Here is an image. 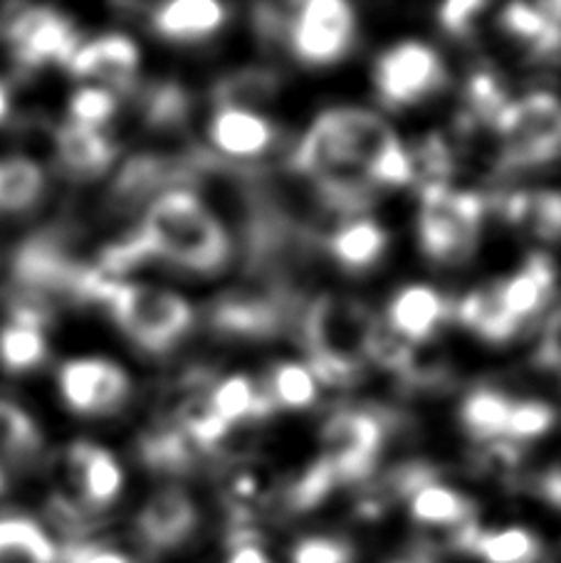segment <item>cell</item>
<instances>
[{"mask_svg": "<svg viewBox=\"0 0 561 563\" xmlns=\"http://www.w3.org/2000/svg\"><path fill=\"white\" fill-rule=\"evenodd\" d=\"M473 554L485 563H539L542 544L522 527H507L497 531H480Z\"/></svg>", "mask_w": 561, "mask_h": 563, "instance_id": "28", "label": "cell"}, {"mask_svg": "<svg viewBox=\"0 0 561 563\" xmlns=\"http://www.w3.org/2000/svg\"><path fill=\"white\" fill-rule=\"evenodd\" d=\"M446 319V301L430 287H406L388 307V324L410 344L428 339Z\"/></svg>", "mask_w": 561, "mask_h": 563, "instance_id": "20", "label": "cell"}, {"mask_svg": "<svg viewBox=\"0 0 561 563\" xmlns=\"http://www.w3.org/2000/svg\"><path fill=\"white\" fill-rule=\"evenodd\" d=\"M210 141L230 158H255L273 146L275 129L257 112L218 109L210 122Z\"/></svg>", "mask_w": 561, "mask_h": 563, "instance_id": "15", "label": "cell"}, {"mask_svg": "<svg viewBox=\"0 0 561 563\" xmlns=\"http://www.w3.org/2000/svg\"><path fill=\"white\" fill-rule=\"evenodd\" d=\"M503 25L535 55H557L561 49V0L509 5L503 13Z\"/></svg>", "mask_w": 561, "mask_h": 563, "instance_id": "16", "label": "cell"}, {"mask_svg": "<svg viewBox=\"0 0 561 563\" xmlns=\"http://www.w3.org/2000/svg\"><path fill=\"white\" fill-rule=\"evenodd\" d=\"M513 413V400L495 390H475L463 404V426L477 440H497L507 435V422Z\"/></svg>", "mask_w": 561, "mask_h": 563, "instance_id": "29", "label": "cell"}, {"mask_svg": "<svg viewBox=\"0 0 561 563\" xmlns=\"http://www.w3.org/2000/svg\"><path fill=\"white\" fill-rule=\"evenodd\" d=\"M293 563H354V549L344 539L307 537L293 549Z\"/></svg>", "mask_w": 561, "mask_h": 563, "instance_id": "35", "label": "cell"}, {"mask_svg": "<svg viewBox=\"0 0 561 563\" xmlns=\"http://www.w3.org/2000/svg\"><path fill=\"white\" fill-rule=\"evenodd\" d=\"M139 47L127 35H102L79 45L67 67L75 77L95 79L114 89H132L139 73Z\"/></svg>", "mask_w": 561, "mask_h": 563, "instance_id": "13", "label": "cell"}, {"mask_svg": "<svg viewBox=\"0 0 561 563\" xmlns=\"http://www.w3.org/2000/svg\"><path fill=\"white\" fill-rule=\"evenodd\" d=\"M483 200L446 184L424 186L420 200V243L436 263H460L477 243Z\"/></svg>", "mask_w": 561, "mask_h": 563, "instance_id": "6", "label": "cell"}, {"mask_svg": "<svg viewBox=\"0 0 561 563\" xmlns=\"http://www.w3.org/2000/svg\"><path fill=\"white\" fill-rule=\"evenodd\" d=\"M142 233L156 257L190 273H218L230 257L220 220L190 190H166L146 210Z\"/></svg>", "mask_w": 561, "mask_h": 563, "instance_id": "1", "label": "cell"}, {"mask_svg": "<svg viewBox=\"0 0 561 563\" xmlns=\"http://www.w3.org/2000/svg\"><path fill=\"white\" fill-rule=\"evenodd\" d=\"M322 460L339 482L364 479L374 470L384 445V426L364 410H344L324 422L319 432Z\"/></svg>", "mask_w": 561, "mask_h": 563, "instance_id": "8", "label": "cell"}, {"mask_svg": "<svg viewBox=\"0 0 561 563\" xmlns=\"http://www.w3.org/2000/svg\"><path fill=\"white\" fill-rule=\"evenodd\" d=\"M519 462H522V457H519V450L513 445V442L497 440L483 452V457H480V467L485 470V475H493L497 479H509L517 475Z\"/></svg>", "mask_w": 561, "mask_h": 563, "instance_id": "36", "label": "cell"}, {"mask_svg": "<svg viewBox=\"0 0 561 563\" xmlns=\"http://www.w3.org/2000/svg\"><path fill=\"white\" fill-rule=\"evenodd\" d=\"M117 148L102 132L79 124L57 129V161L69 176L99 178L112 166Z\"/></svg>", "mask_w": 561, "mask_h": 563, "instance_id": "17", "label": "cell"}, {"mask_svg": "<svg viewBox=\"0 0 561 563\" xmlns=\"http://www.w3.org/2000/svg\"><path fill=\"white\" fill-rule=\"evenodd\" d=\"M539 358L549 366L561 368V311H557V314L549 319L542 336V346H539Z\"/></svg>", "mask_w": 561, "mask_h": 563, "instance_id": "39", "label": "cell"}, {"mask_svg": "<svg viewBox=\"0 0 561 563\" xmlns=\"http://www.w3.org/2000/svg\"><path fill=\"white\" fill-rule=\"evenodd\" d=\"M505 218L517 230L554 243L561 238V194L557 190H522L505 200Z\"/></svg>", "mask_w": 561, "mask_h": 563, "instance_id": "21", "label": "cell"}, {"mask_svg": "<svg viewBox=\"0 0 561 563\" xmlns=\"http://www.w3.org/2000/svg\"><path fill=\"white\" fill-rule=\"evenodd\" d=\"M279 89V77L263 67H248L238 73L226 75L213 87V102L218 109H243V112H255L267 102Z\"/></svg>", "mask_w": 561, "mask_h": 563, "instance_id": "23", "label": "cell"}, {"mask_svg": "<svg viewBox=\"0 0 561 563\" xmlns=\"http://www.w3.org/2000/svg\"><path fill=\"white\" fill-rule=\"evenodd\" d=\"M295 166L317 186L324 203L339 213H362L372 203L374 180L339 144L324 117H319L299 141Z\"/></svg>", "mask_w": 561, "mask_h": 563, "instance_id": "4", "label": "cell"}, {"mask_svg": "<svg viewBox=\"0 0 561 563\" xmlns=\"http://www.w3.org/2000/svg\"><path fill=\"white\" fill-rule=\"evenodd\" d=\"M45 190L43 168L23 156L0 161V213H23Z\"/></svg>", "mask_w": 561, "mask_h": 563, "instance_id": "26", "label": "cell"}, {"mask_svg": "<svg viewBox=\"0 0 561 563\" xmlns=\"http://www.w3.org/2000/svg\"><path fill=\"white\" fill-rule=\"evenodd\" d=\"M369 358L391 371H408L414 366V344L404 339L388 321H374L369 336Z\"/></svg>", "mask_w": 561, "mask_h": 563, "instance_id": "32", "label": "cell"}, {"mask_svg": "<svg viewBox=\"0 0 561 563\" xmlns=\"http://www.w3.org/2000/svg\"><path fill=\"white\" fill-rule=\"evenodd\" d=\"M554 291V267L544 255H532L519 273L499 285V297L507 314L517 321L532 319Z\"/></svg>", "mask_w": 561, "mask_h": 563, "instance_id": "19", "label": "cell"}, {"mask_svg": "<svg viewBox=\"0 0 561 563\" xmlns=\"http://www.w3.org/2000/svg\"><path fill=\"white\" fill-rule=\"evenodd\" d=\"M267 394L275 406L285 408H307L315 404L317 384L312 371L299 364H279L270 376Z\"/></svg>", "mask_w": 561, "mask_h": 563, "instance_id": "31", "label": "cell"}, {"mask_svg": "<svg viewBox=\"0 0 561 563\" xmlns=\"http://www.w3.org/2000/svg\"><path fill=\"white\" fill-rule=\"evenodd\" d=\"M196 525L198 511L194 499L184 489L166 487L146 499L136 529L148 549H172L194 534Z\"/></svg>", "mask_w": 561, "mask_h": 563, "instance_id": "14", "label": "cell"}, {"mask_svg": "<svg viewBox=\"0 0 561 563\" xmlns=\"http://www.w3.org/2000/svg\"><path fill=\"white\" fill-rule=\"evenodd\" d=\"M483 3L477 0H453L438 10L440 25H443L450 35H465L477 13H483Z\"/></svg>", "mask_w": 561, "mask_h": 563, "instance_id": "37", "label": "cell"}, {"mask_svg": "<svg viewBox=\"0 0 561 563\" xmlns=\"http://www.w3.org/2000/svg\"><path fill=\"white\" fill-rule=\"evenodd\" d=\"M65 563H132V559L102 544H73L65 551Z\"/></svg>", "mask_w": 561, "mask_h": 563, "instance_id": "38", "label": "cell"}, {"mask_svg": "<svg viewBox=\"0 0 561 563\" xmlns=\"http://www.w3.org/2000/svg\"><path fill=\"white\" fill-rule=\"evenodd\" d=\"M99 305L112 311L129 339L154 354L174 346L194 324V311L184 297L148 285L109 279Z\"/></svg>", "mask_w": 561, "mask_h": 563, "instance_id": "3", "label": "cell"}, {"mask_svg": "<svg viewBox=\"0 0 561 563\" xmlns=\"http://www.w3.org/2000/svg\"><path fill=\"white\" fill-rule=\"evenodd\" d=\"M210 404L218 418L226 422L228 428L238 426L248 418H265L273 413V398H270L267 388L255 386L248 376H230L210 390Z\"/></svg>", "mask_w": 561, "mask_h": 563, "instance_id": "22", "label": "cell"}, {"mask_svg": "<svg viewBox=\"0 0 561 563\" xmlns=\"http://www.w3.org/2000/svg\"><path fill=\"white\" fill-rule=\"evenodd\" d=\"M47 356V344L43 339V329L18 324L10 321L0 329V366L10 374H23L40 366Z\"/></svg>", "mask_w": 561, "mask_h": 563, "instance_id": "30", "label": "cell"}, {"mask_svg": "<svg viewBox=\"0 0 561 563\" xmlns=\"http://www.w3.org/2000/svg\"><path fill=\"white\" fill-rule=\"evenodd\" d=\"M356 20L342 0H312L299 5L289 25V45L307 65H332L352 47Z\"/></svg>", "mask_w": 561, "mask_h": 563, "instance_id": "9", "label": "cell"}, {"mask_svg": "<svg viewBox=\"0 0 561 563\" xmlns=\"http://www.w3.org/2000/svg\"><path fill=\"white\" fill-rule=\"evenodd\" d=\"M446 82L436 49L424 43H400L381 55L376 65L378 95L391 107L416 104Z\"/></svg>", "mask_w": 561, "mask_h": 563, "instance_id": "11", "label": "cell"}, {"mask_svg": "<svg viewBox=\"0 0 561 563\" xmlns=\"http://www.w3.org/2000/svg\"><path fill=\"white\" fill-rule=\"evenodd\" d=\"M43 440L23 408L0 400V465H23L33 460Z\"/></svg>", "mask_w": 561, "mask_h": 563, "instance_id": "27", "label": "cell"}, {"mask_svg": "<svg viewBox=\"0 0 561 563\" xmlns=\"http://www.w3.org/2000/svg\"><path fill=\"white\" fill-rule=\"evenodd\" d=\"M3 487H6V479H3V475H0V492H3Z\"/></svg>", "mask_w": 561, "mask_h": 563, "instance_id": "42", "label": "cell"}, {"mask_svg": "<svg viewBox=\"0 0 561 563\" xmlns=\"http://www.w3.org/2000/svg\"><path fill=\"white\" fill-rule=\"evenodd\" d=\"M59 394L79 416L117 413L129 398V376L112 361L73 358L59 368Z\"/></svg>", "mask_w": 561, "mask_h": 563, "instance_id": "12", "label": "cell"}, {"mask_svg": "<svg viewBox=\"0 0 561 563\" xmlns=\"http://www.w3.org/2000/svg\"><path fill=\"white\" fill-rule=\"evenodd\" d=\"M495 129L509 164H547L561 154V102L547 92L507 102L495 119Z\"/></svg>", "mask_w": 561, "mask_h": 563, "instance_id": "7", "label": "cell"}, {"mask_svg": "<svg viewBox=\"0 0 561 563\" xmlns=\"http://www.w3.org/2000/svg\"><path fill=\"white\" fill-rule=\"evenodd\" d=\"M374 321L372 311L352 297L324 295L312 301L305 317L312 376L324 384L344 386L362 374Z\"/></svg>", "mask_w": 561, "mask_h": 563, "instance_id": "2", "label": "cell"}, {"mask_svg": "<svg viewBox=\"0 0 561 563\" xmlns=\"http://www.w3.org/2000/svg\"><path fill=\"white\" fill-rule=\"evenodd\" d=\"M8 114H10V95L8 89L0 85V122H6Z\"/></svg>", "mask_w": 561, "mask_h": 563, "instance_id": "41", "label": "cell"}, {"mask_svg": "<svg viewBox=\"0 0 561 563\" xmlns=\"http://www.w3.org/2000/svg\"><path fill=\"white\" fill-rule=\"evenodd\" d=\"M117 112V97L112 89L105 87H82L69 97V117H73V124L97 129L112 122Z\"/></svg>", "mask_w": 561, "mask_h": 563, "instance_id": "33", "label": "cell"}, {"mask_svg": "<svg viewBox=\"0 0 561 563\" xmlns=\"http://www.w3.org/2000/svg\"><path fill=\"white\" fill-rule=\"evenodd\" d=\"M557 413L552 406L539 404V400H525V404H513V413L507 422V435L515 440H532L544 435L554 426Z\"/></svg>", "mask_w": 561, "mask_h": 563, "instance_id": "34", "label": "cell"}, {"mask_svg": "<svg viewBox=\"0 0 561 563\" xmlns=\"http://www.w3.org/2000/svg\"><path fill=\"white\" fill-rule=\"evenodd\" d=\"M542 492L549 501H554L557 507H561V465L549 470L542 477Z\"/></svg>", "mask_w": 561, "mask_h": 563, "instance_id": "40", "label": "cell"}, {"mask_svg": "<svg viewBox=\"0 0 561 563\" xmlns=\"http://www.w3.org/2000/svg\"><path fill=\"white\" fill-rule=\"evenodd\" d=\"M156 33L174 43H198L226 23V8L213 0H176L156 8L152 18Z\"/></svg>", "mask_w": 561, "mask_h": 563, "instance_id": "18", "label": "cell"}, {"mask_svg": "<svg viewBox=\"0 0 561 563\" xmlns=\"http://www.w3.org/2000/svg\"><path fill=\"white\" fill-rule=\"evenodd\" d=\"M329 250H332L339 265L354 269V273H362V269L372 267L384 255L386 233L374 220L354 218L329 238Z\"/></svg>", "mask_w": 561, "mask_h": 563, "instance_id": "24", "label": "cell"}, {"mask_svg": "<svg viewBox=\"0 0 561 563\" xmlns=\"http://www.w3.org/2000/svg\"><path fill=\"white\" fill-rule=\"evenodd\" d=\"M13 59L25 69L47 63H69L79 49L75 25L53 8H20L6 27Z\"/></svg>", "mask_w": 561, "mask_h": 563, "instance_id": "10", "label": "cell"}, {"mask_svg": "<svg viewBox=\"0 0 561 563\" xmlns=\"http://www.w3.org/2000/svg\"><path fill=\"white\" fill-rule=\"evenodd\" d=\"M322 117L339 144L374 184L404 186L414 180V161L384 119L366 109H332Z\"/></svg>", "mask_w": 561, "mask_h": 563, "instance_id": "5", "label": "cell"}, {"mask_svg": "<svg viewBox=\"0 0 561 563\" xmlns=\"http://www.w3.org/2000/svg\"><path fill=\"white\" fill-rule=\"evenodd\" d=\"M460 321L487 341H507L517 334V321L507 314L499 287L470 291L458 309Z\"/></svg>", "mask_w": 561, "mask_h": 563, "instance_id": "25", "label": "cell"}]
</instances>
